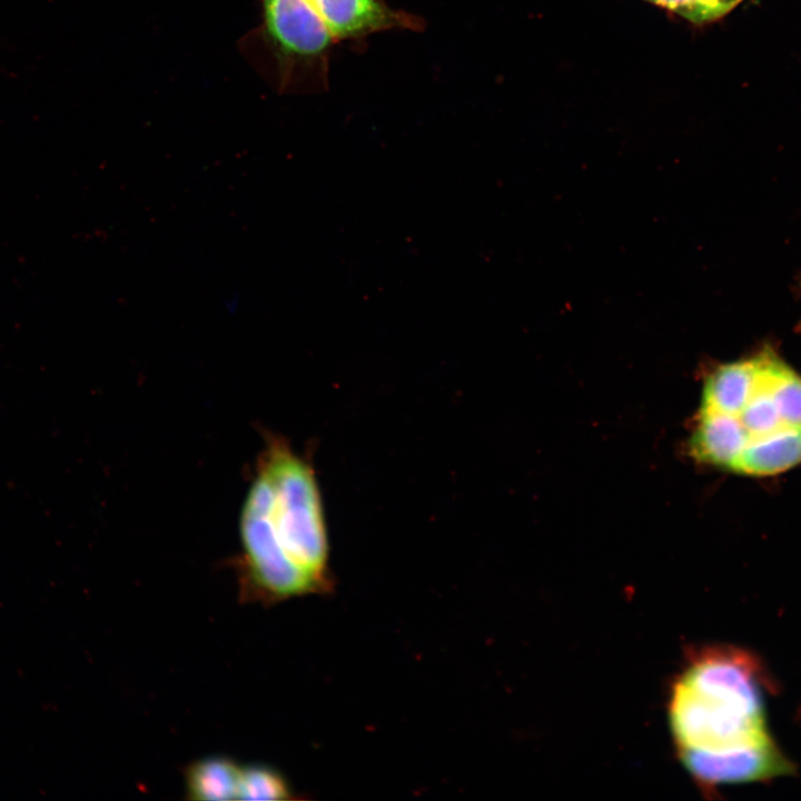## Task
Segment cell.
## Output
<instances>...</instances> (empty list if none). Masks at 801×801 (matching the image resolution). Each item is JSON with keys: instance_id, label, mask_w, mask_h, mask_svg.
<instances>
[{"instance_id": "1", "label": "cell", "mask_w": 801, "mask_h": 801, "mask_svg": "<svg viewBox=\"0 0 801 801\" xmlns=\"http://www.w3.org/2000/svg\"><path fill=\"white\" fill-rule=\"evenodd\" d=\"M240 595L273 604L328 587V540L312 465L265 435L239 520Z\"/></svg>"}, {"instance_id": "2", "label": "cell", "mask_w": 801, "mask_h": 801, "mask_svg": "<svg viewBox=\"0 0 801 801\" xmlns=\"http://www.w3.org/2000/svg\"><path fill=\"white\" fill-rule=\"evenodd\" d=\"M772 690L764 665L746 650L708 645L692 651L669 698L678 756L722 754L770 740L764 700Z\"/></svg>"}, {"instance_id": "3", "label": "cell", "mask_w": 801, "mask_h": 801, "mask_svg": "<svg viewBox=\"0 0 801 801\" xmlns=\"http://www.w3.org/2000/svg\"><path fill=\"white\" fill-rule=\"evenodd\" d=\"M750 360L742 398L724 414L740 438L733 473L773 476L801 463V375L769 347Z\"/></svg>"}, {"instance_id": "4", "label": "cell", "mask_w": 801, "mask_h": 801, "mask_svg": "<svg viewBox=\"0 0 801 801\" xmlns=\"http://www.w3.org/2000/svg\"><path fill=\"white\" fill-rule=\"evenodd\" d=\"M267 33L287 59L326 66L337 44L312 0H264Z\"/></svg>"}, {"instance_id": "5", "label": "cell", "mask_w": 801, "mask_h": 801, "mask_svg": "<svg viewBox=\"0 0 801 801\" xmlns=\"http://www.w3.org/2000/svg\"><path fill=\"white\" fill-rule=\"evenodd\" d=\"M679 760L704 792L721 785L767 781L795 772V765L772 738L728 753L684 754Z\"/></svg>"}, {"instance_id": "6", "label": "cell", "mask_w": 801, "mask_h": 801, "mask_svg": "<svg viewBox=\"0 0 801 801\" xmlns=\"http://www.w3.org/2000/svg\"><path fill=\"white\" fill-rule=\"evenodd\" d=\"M336 42L357 40L393 29H419L416 17L385 0H312Z\"/></svg>"}, {"instance_id": "7", "label": "cell", "mask_w": 801, "mask_h": 801, "mask_svg": "<svg viewBox=\"0 0 801 801\" xmlns=\"http://www.w3.org/2000/svg\"><path fill=\"white\" fill-rule=\"evenodd\" d=\"M241 767L226 756H207L191 763L185 773L190 800L237 799Z\"/></svg>"}, {"instance_id": "8", "label": "cell", "mask_w": 801, "mask_h": 801, "mask_svg": "<svg viewBox=\"0 0 801 801\" xmlns=\"http://www.w3.org/2000/svg\"><path fill=\"white\" fill-rule=\"evenodd\" d=\"M237 799L287 800L291 790L284 775L268 765L251 764L240 769Z\"/></svg>"}, {"instance_id": "9", "label": "cell", "mask_w": 801, "mask_h": 801, "mask_svg": "<svg viewBox=\"0 0 801 801\" xmlns=\"http://www.w3.org/2000/svg\"><path fill=\"white\" fill-rule=\"evenodd\" d=\"M741 0H696L700 22L722 17Z\"/></svg>"}, {"instance_id": "10", "label": "cell", "mask_w": 801, "mask_h": 801, "mask_svg": "<svg viewBox=\"0 0 801 801\" xmlns=\"http://www.w3.org/2000/svg\"><path fill=\"white\" fill-rule=\"evenodd\" d=\"M672 10L680 16L693 21L700 22L699 9L696 0H647Z\"/></svg>"}]
</instances>
